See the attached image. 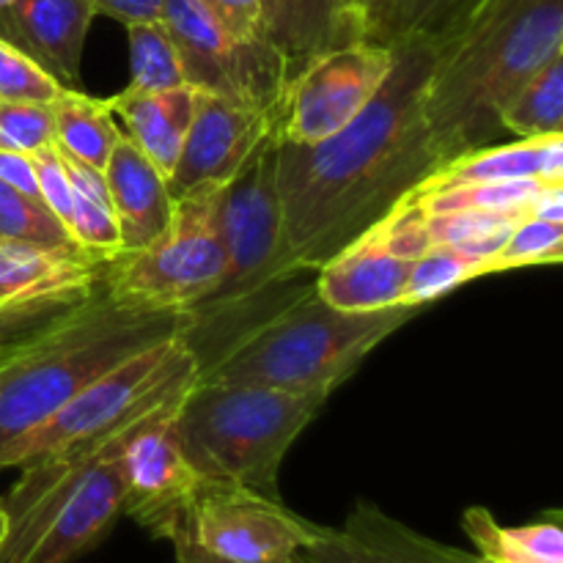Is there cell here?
Wrapping results in <instances>:
<instances>
[{"label": "cell", "instance_id": "obj_1", "mask_svg": "<svg viewBox=\"0 0 563 563\" xmlns=\"http://www.w3.org/2000/svg\"><path fill=\"white\" fill-rule=\"evenodd\" d=\"M394 49L388 80L344 130L311 146L275 135L286 242L308 273H317L443 165L423 110L432 44L416 38Z\"/></svg>", "mask_w": 563, "mask_h": 563}, {"label": "cell", "instance_id": "obj_2", "mask_svg": "<svg viewBox=\"0 0 563 563\" xmlns=\"http://www.w3.org/2000/svg\"><path fill=\"white\" fill-rule=\"evenodd\" d=\"M432 44L423 110L443 163L489 146L522 82L563 55V0H473Z\"/></svg>", "mask_w": 563, "mask_h": 563}, {"label": "cell", "instance_id": "obj_3", "mask_svg": "<svg viewBox=\"0 0 563 563\" xmlns=\"http://www.w3.org/2000/svg\"><path fill=\"white\" fill-rule=\"evenodd\" d=\"M275 130L253 148L234 179L223 185V273L214 289L187 311L181 333L198 361V372L212 366L247 333L291 302L313 291L308 269L295 262L286 242L275 181Z\"/></svg>", "mask_w": 563, "mask_h": 563}, {"label": "cell", "instance_id": "obj_4", "mask_svg": "<svg viewBox=\"0 0 563 563\" xmlns=\"http://www.w3.org/2000/svg\"><path fill=\"white\" fill-rule=\"evenodd\" d=\"M187 313L119 306L104 286L0 357V471L82 388L135 352L179 339Z\"/></svg>", "mask_w": 563, "mask_h": 563}, {"label": "cell", "instance_id": "obj_5", "mask_svg": "<svg viewBox=\"0 0 563 563\" xmlns=\"http://www.w3.org/2000/svg\"><path fill=\"white\" fill-rule=\"evenodd\" d=\"M421 308L341 311L317 289L275 313L220 361L198 372V383L262 385L286 394L328 396L357 372L388 335L405 328Z\"/></svg>", "mask_w": 563, "mask_h": 563}, {"label": "cell", "instance_id": "obj_6", "mask_svg": "<svg viewBox=\"0 0 563 563\" xmlns=\"http://www.w3.org/2000/svg\"><path fill=\"white\" fill-rule=\"evenodd\" d=\"M324 405L328 396L319 394L196 379L176 410V427L187 462L201 482L280 498V465Z\"/></svg>", "mask_w": 563, "mask_h": 563}, {"label": "cell", "instance_id": "obj_7", "mask_svg": "<svg viewBox=\"0 0 563 563\" xmlns=\"http://www.w3.org/2000/svg\"><path fill=\"white\" fill-rule=\"evenodd\" d=\"M121 449L82 467H22L0 500V563H71L91 553L124 515Z\"/></svg>", "mask_w": 563, "mask_h": 563}, {"label": "cell", "instance_id": "obj_8", "mask_svg": "<svg viewBox=\"0 0 563 563\" xmlns=\"http://www.w3.org/2000/svg\"><path fill=\"white\" fill-rule=\"evenodd\" d=\"M220 201L223 185H203L174 198L163 234L108 264L104 295L137 311H192L223 273Z\"/></svg>", "mask_w": 563, "mask_h": 563}, {"label": "cell", "instance_id": "obj_9", "mask_svg": "<svg viewBox=\"0 0 563 563\" xmlns=\"http://www.w3.org/2000/svg\"><path fill=\"white\" fill-rule=\"evenodd\" d=\"M394 58V44L361 38L302 64L280 93L275 135L311 146L341 132L377 97Z\"/></svg>", "mask_w": 563, "mask_h": 563}, {"label": "cell", "instance_id": "obj_10", "mask_svg": "<svg viewBox=\"0 0 563 563\" xmlns=\"http://www.w3.org/2000/svg\"><path fill=\"white\" fill-rule=\"evenodd\" d=\"M159 22L174 38L187 86L247 108H278L289 69L269 42H236L198 0H163Z\"/></svg>", "mask_w": 563, "mask_h": 563}, {"label": "cell", "instance_id": "obj_11", "mask_svg": "<svg viewBox=\"0 0 563 563\" xmlns=\"http://www.w3.org/2000/svg\"><path fill=\"white\" fill-rule=\"evenodd\" d=\"M429 245L427 212L410 192L383 220L328 258L313 275V289L341 311L407 306L405 291L412 262Z\"/></svg>", "mask_w": 563, "mask_h": 563}, {"label": "cell", "instance_id": "obj_12", "mask_svg": "<svg viewBox=\"0 0 563 563\" xmlns=\"http://www.w3.org/2000/svg\"><path fill=\"white\" fill-rule=\"evenodd\" d=\"M319 531L322 526L286 509L280 498L234 484L201 482L181 533L229 563H295Z\"/></svg>", "mask_w": 563, "mask_h": 563}, {"label": "cell", "instance_id": "obj_13", "mask_svg": "<svg viewBox=\"0 0 563 563\" xmlns=\"http://www.w3.org/2000/svg\"><path fill=\"white\" fill-rule=\"evenodd\" d=\"M187 390L190 388L163 401L121 449V467L126 478L124 515L154 539L168 542L185 531L187 509L201 484L187 462L176 427V410Z\"/></svg>", "mask_w": 563, "mask_h": 563}, {"label": "cell", "instance_id": "obj_14", "mask_svg": "<svg viewBox=\"0 0 563 563\" xmlns=\"http://www.w3.org/2000/svg\"><path fill=\"white\" fill-rule=\"evenodd\" d=\"M278 108L258 110L198 91L196 113L168 176L170 198L203 185H225L245 165L253 148L275 130Z\"/></svg>", "mask_w": 563, "mask_h": 563}, {"label": "cell", "instance_id": "obj_15", "mask_svg": "<svg viewBox=\"0 0 563 563\" xmlns=\"http://www.w3.org/2000/svg\"><path fill=\"white\" fill-rule=\"evenodd\" d=\"M308 563H471L473 553L449 548L357 500L341 528H322L302 550Z\"/></svg>", "mask_w": 563, "mask_h": 563}, {"label": "cell", "instance_id": "obj_16", "mask_svg": "<svg viewBox=\"0 0 563 563\" xmlns=\"http://www.w3.org/2000/svg\"><path fill=\"white\" fill-rule=\"evenodd\" d=\"M93 16L99 14L88 0H14L0 9V38L42 66L60 88H80Z\"/></svg>", "mask_w": 563, "mask_h": 563}, {"label": "cell", "instance_id": "obj_17", "mask_svg": "<svg viewBox=\"0 0 563 563\" xmlns=\"http://www.w3.org/2000/svg\"><path fill=\"white\" fill-rule=\"evenodd\" d=\"M102 174L119 225L121 253L141 251L163 234L174 212L168 181L126 135L115 143Z\"/></svg>", "mask_w": 563, "mask_h": 563}, {"label": "cell", "instance_id": "obj_18", "mask_svg": "<svg viewBox=\"0 0 563 563\" xmlns=\"http://www.w3.org/2000/svg\"><path fill=\"white\" fill-rule=\"evenodd\" d=\"M361 38H368V31L350 0H269L267 42L289 77L317 55Z\"/></svg>", "mask_w": 563, "mask_h": 563}, {"label": "cell", "instance_id": "obj_19", "mask_svg": "<svg viewBox=\"0 0 563 563\" xmlns=\"http://www.w3.org/2000/svg\"><path fill=\"white\" fill-rule=\"evenodd\" d=\"M108 102L115 119L126 126L124 135L152 159L154 168L168 181L187 130H190L192 113H196L198 88L187 82L165 88V91H143V88L126 86Z\"/></svg>", "mask_w": 563, "mask_h": 563}, {"label": "cell", "instance_id": "obj_20", "mask_svg": "<svg viewBox=\"0 0 563 563\" xmlns=\"http://www.w3.org/2000/svg\"><path fill=\"white\" fill-rule=\"evenodd\" d=\"M533 179L563 185V135L517 137L504 146H482L440 165L421 181L416 196L467 181Z\"/></svg>", "mask_w": 563, "mask_h": 563}, {"label": "cell", "instance_id": "obj_21", "mask_svg": "<svg viewBox=\"0 0 563 563\" xmlns=\"http://www.w3.org/2000/svg\"><path fill=\"white\" fill-rule=\"evenodd\" d=\"M108 258L93 253H55L22 242H0V295H91L104 284Z\"/></svg>", "mask_w": 563, "mask_h": 563}, {"label": "cell", "instance_id": "obj_22", "mask_svg": "<svg viewBox=\"0 0 563 563\" xmlns=\"http://www.w3.org/2000/svg\"><path fill=\"white\" fill-rule=\"evenodd\" d=\"M462 528L476 544L478 555L495 563H563L561 517L550 515L526 526H500L489 509L471 506Z\"/></svg>", "mask_w": 563, "mask_h": 563}, {"label": "cell", "instance_id": "obj_23", "mask_svg": "<svg viewBox=\"0 0 563 563\" xmlns=\"http://www.w3.org/2000/svg\"><path fill=\"white\" fill-rule=\"evenodd\" d=\"M53 119L55 146L97 170H104L115 143L124 135L108 99L91 97L82 88H60L53 99Z\"/></svg>", "mask_w": 563, "mask_h": 563}, {"label": "cell", "instance_id": "obj_24", "mask_svg": "<svg viewBox=\"0 0 563 563\" xmlns=\"http://www.w3.org/2000/svg\"><path fill=\"white\" fill-rule=\"evenodd\" d=\"M60 152V148H58ZM69 174L71 185V214H69V234L82 251L102 256L108 262L121 256L119 245V225H115L113 203H110L108 181L102 170L80 163L71 154L60 152Z\"/></svg>", "mask_w": 563, "mask_h": 563}, {"label": "cell", "instance_id": "obj_25", "mask_svg": "<svg viewBox=\"0 0 563 563\" xmlns=\"http://www.w3.org/2000/svg\"><path fill=\"white\" fill-rule=\"evenodd\" d=\"M500 130L517 137L563 135V55H555L504 104Z\"/></svg>", "mask_w": 563, "mask_h": 563}, {"label": "cell", "instance_id": "obj_26", "mask_svg": "<svg viewBox=\"0 0 563 563\" xmlns=\"http://www.w3.org/2000/svg\"><path fill=\"white\" fill-rule=\"evenodd\" d=\"M526 218L528 212L522 209H456V212L427 214V229L429 240L438 245L460 247L471 256L495 262L511 231Z\"/></svg>", "mask_w": 563, "mask_h": 563}, {"label": "cell", "instance_id": "obj_27", "mask_svg": "<svg viewBox=\"0 0 563 563\" xmlns=\"http://www.w3.org/2000/svg\"><path fill=\"white\" fill-rule=\"evenodd\" d=\"M484 275H498L493 258H478L471 253L451 245H432L412 262L410 278H407L405 302L412 308H427L438 302L440 297L451 295L460 286Z\"/></svg>", "mask_w": 563, "mask_h": 563}, {"label": "cell", "instance_id": "obj_28", "mask_svg": "<svg viewBox=\"0 0 563 563\" xmlns=\"http://www.w3.org/2000/svg\"><path fill=\"white\" fill-rule=\"evenodd\" d=\"M0 242H22L55 253H88L71 240L42 198L25 196L5 181H0Z\"/></svg>", "mask_w": 563, "mask_h": 563}, {"label": "cell", "instance_id": "obj_29", "mask_svg": "<svg viewBox=\"0 0 563 563\" xmlns=\"http://www.w3.org/2000/svg\"><path fill=\"white\" fill-rule=\"evenodd\" d=\"M473 0H383L374 38L385 44L438 42Z\"/></svg>", "mask_w": 563, "mask_h": 563}, {"label": "cell", "instance_id": "obj_30", "mask_svg": "<svg viewBox=\"0 0 563 563\" xmlns=\"http://www.w3.org/2000/svg\"><path fill=\"white\" fill-rule=\"evenodd\" d=\"M124 27L126 36H130L132 88L165 91V88L185 86V71H181L179 53H176L174 38L168 36L163 22H132V25Z\"/></svg>", "mask_w": 563, "mask_h": 563}, {"label": "cell", "instance_id": "obj_31", "mask_svg": "<svg viewBox=\"0 0 563 563\" xmlns=\"http://www.w3.org/2000/svg\"><path fill=\"white\" fill-rule=\"evenodd\" d=\"M542 185H548V181H467V185H451L443 190L423 192V196L412 192V196L421 201L427 214L456 212V209H522V212H528Z\"/></svg>", "mask_w": 563, "mask_h": 563}, {"label": "cell", "instance_id": "obj_32", "mask_svg": "<svg viewBox=\"0 0 563 563\" xmlns=\"http://www.w3.org/2000/svg\"><path fill=\"white\" fill-rule=\"evenodd\" d=\"M563 258V223H548L539 218H526L500 253L495 256L498 273H511V269L537 267V264H559Z\"/></svg>", "mask_w": 563, "mask_h": 563}, {"label": "cell", "instance_id": "obj_33", "mask_svg": "<svg viewBox=\"0 0 563 563\" xmlns=\"http://www.w3.org/2000/svg\"><path fill=\"white\" fill-rule=\"evenodd\" d=\"M53 141V102H0V148L36 154Z\"/></svg>", "mask_w": 563, "mask_h": 563}, {"label": "cell", "instance_id": "obj_34", "mask_svg": "<svg viewBox=\"0 0 563 563\" xmlns=\"http://www.w3.org/2000/svg\"><path fill=\"white\" fill-rule=\"evenodd\" d=\"M60 86L27 55L0 38V102H53Z\"/></svg>", "mask_w": 563, "mask_h": 563}, {"label": "cell", "instance_id": "obj_35", "mask_svg": "<svg viewBox=\"0 0 563 563\" xmlns=\"http://www.w3.org/2000/svg\"><path fill=\"white\" fill-rule=\"evenodd\" d=\"M236 42H267L269 0H198Z\"/></svg>", "mask_w": 563, "mask_h": 563}, {"label": "cell", "instance_id": "obj_36", "mask_svg": "<svg viewBox=\"0 0 563 563\" xmlns=\"http://www.w3.org/2000/svg\"><path fill=\"white\" fill-rule=\"evenodd\" d=\"M31 157H33V165H36L38 198H42L44 207H47L60 223L69 225L71 185H69V174H66V165H64V157H60L58 146H55L53 141L49 146L38 148L36 154H31Z\"/></svg>", "mask_w": 563, "mask_h": 563}, {"label": "cell", "instance_id": "obj_37", "mask_svg": "<svg viewBox=\"0 0 563 563\" xmlns=\"http://www.w3.org/2000/svg\"><path fill=\"white\" fill-rule=\"evenodd\" d=\"M0 181L11 185L14 190L25 192V196L38 198L36 165H33L31 154L5 152V148H0Z\"/></svg>", "mask_w": 563, "mask_h": 563}, {"label": "cell", "instance_id": "obj_38", "mask_svg": "<svg viewBox=\"0 0 563 563\" xmlns=\"http://www.w3.org/2000/svg\"><path fill=\"white\" fill-rule=\"evenodd\" d=\"M88 3L97 9V14L113 16L121 25L159 20V9H163V0H88Z\"/></svg>", "mask_w": 563, "mask_h": 563}, {"label": "cell", "instance_id": "obj_39", "mask_svg": "<svg viewBox=\"0 0 563 563\" xmlns=\"http://www.w3.org/2000/svg\"><path fill=\"white\" fill-rule=\"evenodd\" d=\"M528 214L548 220V223H563V185H542V190L531 201Z\"/></svg>", "mask_w": 563, "mask_h": 563}, {"label": "cell", "instance_id": "obj_40", "mask_svg": "<svg viewBox=\"0 0 563 563\" xmlns=\"http://www.w3.org/2000/svg\"><path fill=\"white\" fill-rule=\"evenodd\" d=\"M170 544H174V555H176V563H229L223 559H218V555L207 553L203 548H198L196 542H192L190 537H185V533H179V537L170 539ZM295 563H308L306 559L295 561Z\"/></svg>", "mask_w": 563, "mask_h": 563}, {"label": "cell", "instance_id": "obj_41", "mask_svg": "<svg viewBox=\"0 0 563 563\" xmlns=\"http://www.w3.org/2000/svg\"><path fill=\"white\" fill-rule=\"evenodd\" d=\"M352 9L361 14L363 25H366L368 31V38H374V27H377V16H379V3L383 0H350Z\"/></svg>", "mask_w": 563, "mask_h": 563}, {"label": "cell", "instance_id": "obj_42", "mask_svg": "<svg viewBox=\"0 0 563 563\" xmlns=\"http://www.w3.org/2000/svg\"><path fill=\"white\" fill-rule=\"evenodd\" d=\"M3 533H5V515L3 509H0V542H3Z\"/></svg>", "mask_w": 563, "mask_h": 563}, {"label": "cell", "instance_id": "obj_43", "mask_svg": "<svg viewBox=\"0 0 563 563\" xmlns=\"http://www.w3.org/2000/svg\"><path fill=\"white\" fill-rule=\"evenodd\" d=\"M471 563H495V561H489V559H484V555L473 553V559H471Z\"/></svg>", "mask_w": 563, "mask_h": 563}, {"label": "cell", "instance_id": "obj_44", "mask_svg": "<svg viewBox=\"0 0 563 563\" xmlns=\"http://www.w3.org/2000/svg\"><path fill=\"white\" fill-rule=\"evenodd\" d=\"M14 3V0H0V9H5V5H11Z\"/></svg>", "mask_w": 563, "mask_h": 563}]
</instances>
